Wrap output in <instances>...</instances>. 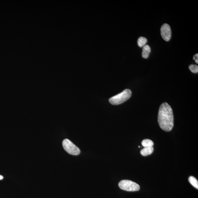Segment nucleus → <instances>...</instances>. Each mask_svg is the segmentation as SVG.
Instances as JSON below:
<instances>
[{
    "instance_id": "obj_2",
    "label": "nucleus",
    "mask_w": 198,
    "mask_h": 198,
    "mask_svg": "<svg viewBox=\"0 0 198 198\" xmlns=\"http://www.w3.org/2000/svg\"><path fill=\"white\" fill-rule=\"evenodd\" d=\"M131 95V91L129 89H127L120 93L110 98L109 102L110 104L113 105H120L129 99Z\"/></svg>"
},
{
    "instance_id": "obj_1",
    "label": "nucleus",
    "mask_w": 198,
    "mask_h": 198,
    "mask_svg": "<svg viewBox=\"0 0 198 198\" xmlns=\"http://www.w3.org/2000/svg\"><path fill=\"white\" fill-rule=\"evenodd\" d=\"M174 115L172 108L168 103L164 102L161 105L158 112V121L162 130L171 131L174 126Z\"/></svg>"
},
{
    "instance_id": "obj_8",
    "label": "nucleus",
    "mask_w": 198,
    "mask_h": 198,
    "mask_svg": "<svg viewBox=\"0 0 198 198\" xmlns=\"http://www.w3.org/2000/svg\"><path fill=\"white\" fill-rule=\"evenodd\" d=\"M147 42L148 40L146 38L143 37H140L138 39V45L140 47H143L146 45Z\"/></svg>"
},
{
    "instance_id": "obj_6",
    "label": "nucleus",
    "mask_w": 198,
    "mask_h": 198,
    "mask_svg": "<svg viewBox=\"0 0 198 198\" xmlns=\"http://www.w3.org/2000/svg\"><path fill=\"white\" fill-rule=\"evenodd\" d=\"M151 49L149 45H146L143 47V52H142V55L143 58L146 59L148 58Z\"/></svg>"
},
{
    "instance_id": "obj_5",
    "label": "nucleus",
    "mask_w": 198,
    "mask_h": 198,
    "mask_svg": "<svg viewBox=\"0 0 198 198\" xmlns=\"http://www.w3.org/2000/svg\"><path fill=\"white\" fill-rule=\"evenodd\" d=\"M160 31L163 39L166 41H169L171 36V30L170 25L167 24H165L161 28Z\"/></svg>"
},
{
    "instance_id": "obj_12",
    "label": "nucleus",
    "mask_w": 198,
    "mask_h": 198,
    "mask_svg": "<svg viewBox=\"0 0 198 198\" xmlns=\"http://www.w3.org/2000/svg\"><path fill=\"white\" fill-rule=\"evenodd\" d=\"M193 60L195 61V62H196V63H198V54H196L195 55H194L193 56Z\"/></svg>"
},
{
    "instance_id": "obj_3",
    "label": "nucleus",
    "mask_w": 198,
    "mask_h": 198,
    "mask_svg": "<svg viewBox=\"0 0 198 198\" xmlns=\"http://www.w3.org/2000/svg\"><path fill=\"white\" fill-rule=\"evenodd\" d=\"M118 187L123 190L129 192H134L140 189V186L137 184L131 181L123 180L120 182Z\"/></svg>"
},
{
    "instance_id": "obj_4",
    "label": "nucleus",
    "mask_w": 198,
    "mask_h": 198,
    "mask_svg": "<svg viewBox=\"0 0 198 198\" xmlns=\"http://www.w3.org/2000/svg\"><path fill=\"white\" fill-rule=\"evenodd\" d=\"M62 146L65 151L71 155H78L80 153V149L67 139L63 140Z\"/></svg>"
},
{
    "instance_id": "obj_13",
    "label": "nucleus",
    "mask_w": 198,
    "mask_h": 198,
    "mask_svg": "<svg viewBox=\"0 0 198 198\" xmlns=\"http://www.w3.org/2000/svg\"><path fill=\"white\" fill-rule=\"evenodd\" d=\"M3 177L2 175H0V180L3 179Z\"/></svg>"
},
{
    "instance_id": "obj_9",
    "label": "nucleus",
    "mask_w": 198,
    "mask_h": 198,
    "mask_svg": "<svg viewBox=\"0 0 198 198\" xmlns=\"http://www.w3.org/2000/svg\"><path fill=\"white\" fill-rule=\"evenodd\" d=\"M189 181L193 187H194L197 189H198V181L195 177H193V176H190V177H189Z\"/></svg>"
},
{
    "instance_id": "obj_10",
    "label": "nucleus",
    "mask_w": 198,
    "mask_h": 198,
    "mask_svg": "<svg viewBox=\"0 0 198 198\" xmlns=\"http://www.w3.org/2000/svg\"><path fill=\"white\" fill-rule=\"evenodd\" d=\"M142 145L144 147L153 146L154 143L152 140L149 139H145L142 142Z\"/></svg>"
},
{
    "instance_id": "obj_7",
    "label": "nucleus",
    "mask_w": 198,
    "mask_h": 198,
    "mask_svg": "<svg viewBox=\"0 0 198 198\" xmlns=\"http://www.w3.org/2000/svg\"><path fill=\"white\" fill-rule=\"evenodd\" d=\"M153 146L144 147V148L140 151V154L143 156H146L151 155L153 153Z\"/></svg>"
},
{
    "instance_id": "obj_11",
    "label": "nucleus",
    "mask_w": 198,
    "mask_h": 198,
    "mask_svg": "<svg viewBox=\"0 0 198 198\" xmlns=\"http://www.w3.org/2000/svg\"><path fill=\"white\" fill-rule=\"evenodd\" d=\"M189 69L194 74L198 73V66L196 65H193L191 64L189 66Z\"/></svg>"
}]
</instances>
